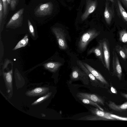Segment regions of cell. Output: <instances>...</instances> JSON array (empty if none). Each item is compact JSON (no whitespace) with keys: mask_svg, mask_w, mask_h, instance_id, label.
Here are the masks:
<instances>
[{"mask_svg":"<svg viewBox=\"0 0 127 127\" xmlns=\"http://www.w3.org/2000/svg\"><path fill=\"white\" fill-rule=\"evenodd\" d=\"M100 34V32L94 29H90L84 33L78 43V47L80 50L81 51H84L89 43Z\"/></svg>","mask_w":127,"mask_h":127,"instance_id":"cell-1","label":"cell"},{"mask_svg":"<svg viewBox=\"0 0 127 127\" xmlns=\"http://www.w3.org/2000/svg\"><path fill=\"white\" fill-rule=\"evenodd\" d=\"M89 79L88 76L79 68L77 66L72 68L70 75V81L81 80L82 81L84 84H88L89 82Z\"/></svg>","mask_w":127,"mask_h":127,"instance_id":"cell-2","label":"cell"},{"mask_svg":"<svg viewBox=\"0 0 127 127\" xmlns=\"http://www.w3.org/2000/svg\"><path fill=\"white\" fill-rule=\"evenodd\" d=\"M24 9L22 8L15 13L7 23L6 28L15 29L21 26L23 19Z\"/></svg>","mask_w":127,"mask_h":127,"instance_id":"cell-3","label":"cell"},{"mask_svg":"<svg viewBox=\"0 0 127 127\" xmlns=\"http://www.w3.org/2000/svg\"><path fill=\"white\" fill-rule=\"evenodd\" d=\"M53 9V5L51 2L42 4L39 5L34 11L35 16L43 17L51 15Z\"/></svg>","mask_w":127,"mask_h":127,"instance_id":"cell-4","label":"cell"},{"mask_svg":"<svg viewBox=\"0 0 127 127\" xmlns=\"http://www.w3.org/2000/svg\"><path fill=\"white\" fill-rule=\"evenodd\" d=\"M52 30L56 37L60 49L63 50L66 49L67 45L64 31L61 28L57 27L53 28Z\"/></svg>","mask_w":127,"mask_h":127,"instance_id":"cell-5","label":"cell"},{"mask_svg":"<svg viewBox=\"0 0 127 127\" xmlns=\"http://www.w3.org/2000/svg\"><path fill=\"white\" fill-rule=\"evenodd\" d=\"M109 0H106L105 8L104 13V18L106 23L109 25L110 24L114 16V3L110 6Z\"/></svg>","mask_w":127,"mask_h":127,"instance_id":"cell-6","label":"cell"},{"mask_svg":"<svg viewBox=\"0 0 127 127\" xmlns=\"http://www.w3.org/2000/svg\"><path fill=\"white\" fill-rule=\"evenodd\" d=\"M86 5L85 12L82 15L81 19L83 21L86 19L95 10L97 5L96 0H86Z\"/></svg>","mask_w":127,"mask_h":127,"instance_id":"cell-7","label":"cell"},{"mask_svg":"<svg viewBox=\"0 0 127 127\" xmlns=\"http://www.w3.org/2000/svg\"><path fill=\"white\" fill-rule=\"evenodd\" d=\"M112 54V65L113 72L120 80L122 75V69L118 58L115 49L113 51Z\"/></svg>","mask_w":127,"mask_h":127,"instance_id":"cell-8","label":"cell"},{"mask_svg":"<svg viewBox=\"0 0 127 127\" xmlns=\"http://www.w3.org/2000/svg\"><path fill=\"white\" fill-rule=\"evenodd\" d=\"M78 98H86L98 104L104 105V101L100 97L96 95L85 93H78L76 95Z\"/></svg>","mask_w":127,"mask_h":127,"instance_id":"cell-9","label":"cell"},{"mask_svg":"<svg viewBox=\"0 0 127 127\" xmlns=\"http://www.w3.org/2000/svg\"><path fill=\"white\" fill-rule=\"evenodd\" d=\"M92 53L95 54L96 57L99 59L105 67L102 42H99L98 44L96 46L90 49L87 52V55H89Z\"/></svg>","mask_w":127,"mask_h":127,"instance_id":"cell-10","label":"cell"},{"mask_svg":"<svg viewBox=\"0 0 127 127\" xmlns=\"http://www.w3.org/2000/svg\"><path fill=\"white\" fill-rule=\"evenodd\" d=\"M104 60L105 67L109 71L110 70V54L108 43L104 41L102 42Z\"/></svg>","mask_w":127,"mask_h":127,"instance_id":"cell-11","label":"cell"},{"mask_svg":"<svg viewBox=\"0 0 127 127\" xmlns=\"http://www.w3.org/2000/svg\"><path fill=\"white\" fill-rule=\"evenodd\" d=\"M49 90L48 88L45 87H37L27 91L26 94L29 96H39L46 94Z\"/></svg>","mask_w":127,"mask_h":127,"instance_id":"cell-12","label":"cell"},{"mask_svg":"<svg viewBox=\"0 0 127 127\" xmlns=\"http://www.w3.org/2000/svg\"><path fill=\"white\" fill-rule=\"evenodd\" d=\"M117 15L127 22V13L122 6L120 0H114Z\"/></svg>","mask_w":127,"mask_h":127,"instance_id":"cell-13","label":"cell"},{"mask_svg":"<svg viewBox=\"0 0 127 127\" xmlns=\"http://www.w3.org/2000/svg\"><path fill=\"white\" fill-rule=\"evenodd\" d=\"M84 66L91 72L94 76L102 83L107 84V82L102 76L96 70L88 64L82 62Z\"/></svg>","mask_w":127,"mask_h":127,"instance_id":"cell-14","label":"cell"},{"mask_svg":"<svg viewBox=\"0 0 127 127\" xmlns=\"http://www.w3.org/2000/svg\"><path fill=\"white\" fill-rule=\"evenodd\" d=\"M77 63L81 69L88 76L92 85H94L95 87L96 86V84L98 83V80L94 76L91 72L84 66L82 62L80 60H77Z\"/></svg>","mask_w":127,"mask_h":127,"instance_id":"cell-15","label":"cell"},{"mask_svg":"<svg viewBox=\"0 0 127 127\" xmlns=\"http://www.w3.org/2000/svg\"><path fill=\"white\" fill-rule=\"evenodd\" d=\"M12 68L10 70L7 72H3V75L8 93L11 92L12 89Z\"/></svg>","mask_w":127,"mask_h":127,"instance_id":"cell-16","label":"cell"},{"mask_svg":"<svg viewBox=\"0 0 127 127\" xmlns=\"http://www.w3.org/2000/svg\"><path fill=\"white\" fill-rule=\"evenodd\" d=\"M62 65V64L59 62H50L43 64L45 69L53 72H56Z\"/></svg>","mask_w":127,"mask_h":127,"instance_id":"cell-17","label":"cell"},{"mask_svg":"<svg viewBox=\"0 0 127 127\" xmlns=\"http://www.w3.org/2000/svg\"><path fill=\"white\" fill-rule=\"evenodd\" d=\"M108 106L110 108L114 110L122 112L127 109V101L120 105H117L114 102L111 101L109 102Z\"/></svg>","mask_w":127,"mask_h":127,"instance_id":"cell-18","label":"cell"},{"mask_svg":"<svg viewBox=\"0 0 127 127\" xmlns=\"http://www.w3.org/2000/svg\"><path fill=\"white\" fill-rule=\"evenodd\" d=\"M28 35L27 34L24 36L23 38L18 42L16 46L13 49V50H15L19 48L25 47L28 43Z\"/></svg>","mask_w":127,"mask_h":127,"instance_id":"cell-19","label":"cell"},{"mask_svg":"<svg viewBox=\"0 0 127 127\" xmlns=\"http://www.w3.org/2000/svg\"><path fill=\"white\" fill-rule=\"evenodd\" d=\"M78 98L84 103L90 105L101 110L103 111V109L97 103L86 98Z\"/></svg>","mask_w":127,"mask_h":127,"instance_id":"cell-20","label":"cell"},{"mask_svg":"<svg viewBox=\"0 0 127 127\" xmlns=\"http://www.w3.org/2000/svg\"><path fill=\"white\" fill-rule=\"evenodd\" d=\"M115 50L123 59L125 60L127 59V56L123 47L120 45H117Z\"/></svg>","mask_w":127,"mask_h":127,"instance_id":"cell-21","label":"cell"},{"mask_svg":"<svg viewBox=\"0 0 127 127\" xmlns=\"http://www.w3.org/2000/svg\"><path fill=\"white\" fill-rule=\"evenodd\" d=\"M52 93L51 92L48 93L45 95L37 99L32 103L31 105H34L41 103L45 100L48 99L51 96Z\"/></svg>","mask_w":127,"mask_h":127,"instance_id":"cell-22","label":"cell"},{"mask_svg":"<svg viewBox=\"0 0 127 127\" xmlns=\"http://www.w3.org/2000/svg\"><path fill=\"white\" fill-rule=\"evenodd\" d=\"M119 40L121 42L127 44V31L123 30L119 32Z\"/></svg>","mask_w":127,"mask_h":127,"instance_id":"cell-23","label":"cell"},{"mask_svg":"<svg viewBox=\"0 0 127 127\" xmlns=\"http://www.w3.org/2000/svg\"><path fill=\"white\" fill-rule=\"evenodd\" d=\"M3 10V18L6 17L8 11V2L7 0H2Z\"/></svg>","mask_w":127,"mask_h":127,"instance_id":"cell-24","label":"cell"},{"mask_svg":"<svg viewBox=\"0 0 127 127\" xmlns=\"http://www.w3.org/2000/svg\"><path fill=\"white\" fill-rule=\"evenodd\" d=\"M28 22L29 32L33 37H34L35 33L33 27L29 20H28Z\"/></svg>","mask_w":127,"mask_h":127,"instance_id":"cell-25","label":"cell"},{"mask_svg":"<svg viewBox=\"0 0 127 127\" xmlns=\"http://www.w3.org/2000/svg\"><path fill=\"white\" fill-rule=\"evenodd\" d=\"M3 10L2 0H0V25L1 26L3 18Z\"/></svg>","mask_w":127,"mask_h":127,"instance_id":"cell-26","label":"cell"},{"mask_svg":"<svg viewBox=\"0 0 127 127\" xmlns=\"http://www.w3.org/2000/svg\"><path fill=\"white\" fill-rule=\"evenodd\" d=\"M18 2V0H10V4L11 10H15Z\"/></svg>","mask_w":127,"mask_h":127,"instance_id":"cell-27","label":"cell"},{"mask_svg":"<svg viewBox=\"0 0 127 127\" xmlns=\"http://www.w3.org/2000/svg\"><path fill=\"white\" fill-rule=\"evenodd\" d=\"M109 115L112 118H115L116 119H119L122 120L127 121V118H123L120 117L118 116H116L115 115L111 114L109 113Z\"/></svg>","mask_w":127,"mask_h":127,"instance_id":"cell-28","label":"cell"},{"mask_svg":"<svg viewBox=\"0 0 127 127\" xmlns=\"http://www.w3.org/2000/svg\"><path fill=\"white\" fill-rule=\"evenodd\" d=\"M127 9V0H120Z\"/></svg>","mask_w":127,"mask_h":127,"instance_id":"cell-29","label":"cell"},{"mask_svg":"<svg viewBox=\"0 0 127 127\" xmlns=\"http://www.w3.org/2000/svg\"><path fill=\"white\" fill-rule=\"evenodd\" d=\"M111 92L113 93H117V91L113 87H112L111 88Z\"/></svg>","mask_w":127,"mask_h":127,"instance_id":"cell-30","label":"cell"},{"mask_svg":"<svg viewBox=\"0 0 127 127\" xmlns=\"http://www.w3.org/2000/svg\"><path fill=\"white\" fill-rule=\"evenodd\" d=\"M121 95L122 96L127 99V94L121 93Z\"/></svg>","mask_w":127,"mask_h":127,"instance_id":"cell-31","label":"cell"},{"mask_svg":"<svg viewBox=\"0 0 127 127\" xmlns=\"http://www.w3.org/2000/svg\"><path fill=\"white\" fill-rule=\"evenodd\" d=\"M123 48L127 56V48L124 47H123Z\"/></svg>","mask_w":127,"mask_h":127,"instance_id":"cell-32","label":"cell"},{"mask_svg":"<svg viewBox=\"0 0 127 127\" xmlns=\"http://www.w3.org/2000/svg\"><path fill=\"white\" fill-rule=\"evenodd\" d=\"M112 3H114V0H109Z\"/></svg>","mask_w":127,"mask_h":127,"instance_id":"cell-33","label":"cell"},{"mask_svg":"<svg viewBox=\"0 0 127 127\" xmlns=\"http://www.w3.org/2000/svg\"><path fill=\"white\" fill-rule=\"evenodd\" d=\"M7 2L8 4H10V0H7Z\"/></svg>","mask_w":127,"mask_h":127,"instance_id":"cell-34","label":"cell"}]
</instances>
